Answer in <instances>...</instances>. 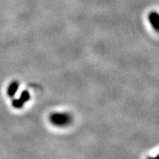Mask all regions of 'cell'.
Masks as SVG:
<instances>
[{
	"instance_id": "4",
	"label": "cell",
	"mask_w": 159,
	"mask_h": 159,
	"mask_svg": "<svg viewBox=\"0 0 159 159\" xmlns=\"http://www.w3.org/2000/svg\"><path fill=\"white\" fill-rule=\"evenodd\" d=\"M18 89H19V83L17 81H13L9 84L8 89H7V95L10 98H13L18 91Z\"/></svg>"
},
{
	"instance_id": "1",
	"label": "cell",
	"mask_w": 159,
	"mask_h": 159,
	"mask_svg": "<svg viewBox=\"0 0 159 159\" xmlns=\"http://www.w3.org/2000/svg\"><path fill=\"white\" fill-rule=\"evenodd\" d=\"M50 120L55 126H65L71 122V118L67 113H54L50 115Z\"/></svg>"
},
{
	"instance_id": "3",
	"label": "cell",
	"mask_w": 159,
	"mask_h": 159,
	"mask_svg": "<svg viewBox=\"0 0 159 159\" xmlns=\"http://www.w3.org/2000/svg\"><path fill=\"white\" fill-rule=\"evenodd\" d=\"M149 20L152 27L157 32H159V14L155 11L149 13Z\"/></svg>"
},
{
	"instance_id": "5",
	"label": "cell",
	"mask_w": 159,
	"mask_h": 159,
	"mask_svg": "<svg viewBox=\"0 0 159 159\" xmlns=\"http://www.w3.org/2000/svg\"><path fill=\"white\" fill-rule=\"evenodd\" d=\"M157 158H159V155H157Z\"/></svg>"
},
{
	"instance_id": "2",
	"label": "cell",
	"mask_w": 159,
	"mask_h": 159,
	"mask_svg": "<svg viewBox=\"0 0 159 159\" xmlns=\"http://www.w3.org/2000/svg\"><path fill=\"white\" fill-rule=\"evenodd\" d=\"M30 99V93L28 92L27 90H25L23 92L21 93L20 96L19 98L14 99L12 101V106L16 109H21L23 106Z\"/></svg>"
}]
</instances>
